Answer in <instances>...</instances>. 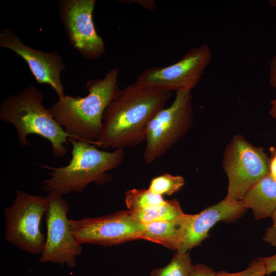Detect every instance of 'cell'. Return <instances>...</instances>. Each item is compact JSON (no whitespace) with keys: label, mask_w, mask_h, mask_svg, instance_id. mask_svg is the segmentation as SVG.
Listing matches in <instances>:
<instances>
[{"label":"cell","mask_w":276,"mask_h":276,"mask_svg":"<svg viewBox=\"0 0 276 276\" xmlns=\"http://www.w3.org/2000/svg\"><path fill=\"white\" fill-rule=\"evenodd\" d=\"M171 95L134 83L120 89L106 107L102 130L93 144L104 150L137 146L145 140L150 122Z\"/></svg>","instance_id":"obj_1"},{"label":"cell","mask_w":276,"mask_h":276,"mask_svg":"<svg viewBox=\"0 0 276 276\" xmlns=\"http://www.w3.org/2000/svg\"><path fill=\"white\" fill-rule=\"evenodd\" d=\"M119 72L118 69L112 68L102 79L87 81L86 96L65 95L49 108L54 119L71 137L91 144L98 138L104 111L120 90Z\"/></svg>","instance_id":"obj_2"},{"label":"cell","mask_w":276,"mask_h":276,"mask_svg":"<svg viewBox=\"0 0 276 276\" xmlns=\"http://www.w3.org/2000/svg\"><path fill=\"white\" fill-rule=\"evenodd\" d=\"M68 142L72 149V157L67 165H40L51 170L41 187L47 193L55 191L62 195L71 192L80 193L92 182L99 185L109 182L112 176L107 171L118 167L125 155L123 149L111 152L100 150L90 143L72 137H68Z\"/></svg>","instance_id":"obj_3"},{"label":"cell","mask_w":276,"mask_h":276,"mask_svg":"<svg viewBox=\"0 0 276 276\" xmlns=\"http://www.w3.org/2000/svg\"><path fill=\"white\" fill-rule=\"evenodd\" d=\"M42 92L34 85L7 96L0 104V119L15 128L20 145L27 146L30 134L48 140L53 155L63 157L67 152L71 137L54 119L49 108L43 105Z\"/></svg>","instance_id":"obj_4"},{"label":"cell","mask_w":276,"mask_h":276,"mask_svg":"<svg viewBox=\"0 0 276 276\" xmlns=\"http://www.w3.org/2000/svg\"><path fill=\"white\" fill-rule=\"evenodd\" d=\"M48 208L46 197L17 190L12 204L4 209L6 240L23 251L41 254L45 237L40 222Z\"/></svg>","instance_id":"obj_5"},{"label":"cell","mask_w":276,"mask_h":276,"mask_svg":"<svg viewBox=\"0 0 276 276\" xmlns=\"http://www.w3.org/2000/svg\"><path fill=\"white\" fill-rule=\"evenodd\" d=\"M193 118L191 91L176 92L171 105L158 111L149 124L143 152L145 162L150 164L165 154L187 133Z\"/></svg>","instance_id":"obj_6"},{"label":"cell","mask_w":276,"mask_h":276,"mask_svg":"<svg viewBox=\"0 0 276 276\" xmlns=\"http://www.w3.org/2000/svg\"><path fill=\"white\" fill-rule=\"evenodd\" d=\"M223 167L228 184L225 199L240 201L248 190L269 173V158L261 147L237 134L226 146Z\"/></svg>","instance_id":"obj_7"},{"label":"cell","mask_w":276,"mask_h":276,"mask_svg":"<svg viewBox=\"0 0 276 276\" xmlns=\"http://www.w3.org/2000/svg\"><path fill=\"white\" fill-rule=\"evenodd\" d=\"M212 56L209 45L203 44L192 48L172 64L146 68L139 75L134 83L159 91H191L199 82Z\"/></svg>","instance_id":"obj_8"},{"label":"cell","mask_w":276,"mask_h":276,"mask_svg":"<svg viewBox=\"0 0 276 276\" xmlns=\"http://www.w3.org/2000/svg\"><path fill=\"white\" fill-rule=\"evenodd\" d=\"M45 197L49 202L45 215L47 236L39 261L73 268L82 247L75 240L71 229L67 217L68 203L62 194L55 191L48 192Z\"/></svg>","instance_id":"obj_9"},{"label":"cell","mask_w":276,"mask_h":276,"mask_svg":"<svg viewBox=\"0 0 276 276\" xmlns=\"http://www.w3.org/2000/svg\"><path fill=\"white\" fill-rule=\"evenodd\" d=\"M71 231L79 244L117 245L141 239L143 224L129 210L100 217L69 219Z\"/></svg>","instance_id":"obj_10"},{"label":"cell","mask_w":276,"mask_h":276,"mask_svg":"<svg viewBox=\"0 0 276 276\" xmlns=\"http://www.w3.org/2000/svg\"><path fill=\"white\" fill-rule=\"evenodd\" d=\"M59 15L71 45L85 58L95 59L105 51L95 28V0L58 1Z\"/></svg>","instance_id":"obj_11"},{"label":"cell","mask_w":276,"mask_h":276,"mask_svg":"<svg viewBox=\"0 0 276 276\" xmlns=\"http://www.w3.org/2000/svg\"><path fill=\"white\" fill-rule=\"evenodd\" d=\"M0 46L12 50L21 57L28 64L38 84L49 85L59 98L65 96L60 78L65 65L57 52H47L33 49L24 44L15 33L9 28L1 32Z\"/></svg>","instance_id":"obj_12"},{"label":"cell","mask_w":276,"mask_h":276,"mask_svg":"<svg viewBox=\"0 0 276 276\" xmlns=\"http://www.w3.org/2000/svg\"><path fill=\"white\" fill-rule=\"evenodd\" d=\"M247 210L241 201H230L224 198L200 213L192 215L185 237L177 250L188 251L200 245L204 239L209 237L210 230L217 223L236 221Z\"/></svg>","instance_id":"obj_13"},{"label":"cell","mask_w":276,"mask_h":276,"mask_svg":"<svg viewBox=\"0 0 276 276\" xmlns=\"http://www.w3.org/2000/svg\"><path fill=\"white\" fill-rule=\"evenodd\" d=\"M191 217L192 215L186 214L176 220L142 223L141 239L177 250L184 240Z\"/></svg>","instance_id":"obj_14"},{"label":"cell","mask_w":276,"mask_h":276,"mask_svg":"<svg viewBox=\"0 0 276 276\" xmlns=\"http://www.w3.org/2000/svg\"><path fill=\"white\" fill-rule=\"evenodd\" d=\"M256 219L271 217L276 211V181L270 173L254 183L240 200Z\"/></svg>","instance_id":"obj_15"},{"label":"cell","mask_w":276,"mask_h":276,"mask_svg":"<svg viewBox=\"0 0 276 276\" xmlns=\"http://www.w3.org/2000/svg\"><path fill=\"white\" fill-rule=\"evenodd\" d=\"M130 211L132 216L142 223L158 221H173L181 219L186 215L178 200L175 198L166 200L162 204L146 209Z\"/></svg>","instance_id":"obj_16"},{"label":"cell","mask_w":276,"mask_h":276,"mask_svg":"<svg viewBox=\"0 0 276 276\" xmlns=\"http://www.w3.org/2000/svg\"><path fill=\"white\" fill-rule=\"evenodd\" d=\"M192 265L189 251L177 250L167 265L153 269L150 276H189Z\"/></svg>","instance_id":"obj_17"},{"label":"cell","mask_w":276,"mask_h":276,"mask_svg":"<svg viewBox=\"0 0 276 276\" xmlns=\"http://www.w3.org/2000/svg\"><path fill=\"white\" fill-rule=\"evenodd\" d=\"M163 196L153 193L148 189H133L125 195V204L129 210H141L159 205L165 201Z\"/></svg>","instance_id":"obj_18"},{"label":"cell","mask_w":276,"mask_h":276,"mask_svg":"<svg viewBox=\"0 0 276 276\" xmlns=\"http://www.w3.org/2000/svg\"><path fill=\"white\" fill-rule=\"evenodd\" d=\"M184 184L185 179L182 176L165 173L153 178L148 189L153 193L169 196L178 192Z\"/></svg>","instance_id":"obj_19"},{"label":"cell","mask_w":276,"mask_h":276,"mask_svg":"<svg viewBox=\"0 0 276 276\" xmlns=\"http://www.w3.org/2000/svg\"><path fill=\"white\" fill-rule=\"evenodd\" d=\"M217 273V276H263L266 275V269L263 262L258 258L251 261L246 269L241 271L231 273L221 270Z\"/></svg>","instance_id":"obj_20"},{"label":"cell","mask_w":276,"mask_h":276,"mask_svg":"<svg viewBox=\"0 0 276 276\" xmlns=\"http://www.w3.org/2000/svg\"><path fill=\"white\" fill-rule=\"evenodd\" d=\"M189 276H217L211 267L200 263L193 264Z\"/></svg>","instance_id":"obj_21"},{"label":"cell","mask_w":276,"mask_h":276,"mask_svg":"<svg viewBox=\"0 0 276 276\" xmlns=\"http://www.w3.org/2000/svg\"><path fill=\"white\" fill-rule=\"evenodd\" d=\"M271 217L272 219V224L267 228L263 240L276 247V211Z\"/></svg>","instance_id":"obj_22"},{"label":"cell","mask_w":276,"mask_h":276,"mask_svg":"<svg viewBox=\"0 0 276 276\" xmlns=\"http://www.w3.org/2000/svg\"><path fill=\"white\" fill-rule=\"evenodd\" d=\"M265 266L266 275H270L276 272V254L268 257L259 258Z\"/></svg>","instance_id":"obj_23"},{"label":"cell","mask_w":276,"mask_h":276,"mask_svg":"<svg viewBox=\"0 0 276 276\" xmlns=\"http://www.w3.org/2000/svg\"><path fill=\"white\" fill-rule=\"evenodd\" d=\"M269 83L273 88H276V54L269 63Z\"/></svg>","instance_id":"obj_24"},{"label":"cell","mask_w":276,"mask_h":276,"mask_svg":"<svg viewBox=\"0 0 276 276\" xmlns=\"http://www.w3.org/2000/svg\"><path fill=\"white\" fill-rule=\"evenodd\" d=\"M269 173L276 181V147L271 146L269 148Z\"/></svg>","instance_id":"obj_25"},{"label":"cell","mask_w":276,"mask_h":276,"mask_svg":"<svg viewBox=\"0 0 276 276\" xmlns=\"http://www.w3.org/2000/svg\"><path fill=\"white\" fill-rule=\"evenodd\" d=\"M269 103L271 104L270 114L276 121V99L271 100Z\"/></svg>","instance_id":"obj_26"},{"label":"cell","mask_w":276,"mask_h":276,"mask_svg":"<svg viewBox=\"0 0 276 276\" xmlns=\"http://www.w3.org/2000/svg\"><path fill=\"white\" fill-rule=\"evenodd\" d=\"M268 3L272 7L276 8V0H269Z\"/></svg>","instance_id":"obj_27"},{"label":"cell","mask_w":276,"mask_h":276,"mask_svg":"<svg viewBox=\"0 0 276 276\" xmlns=\"http://www.w3.org/2000/svg\"><path fill=\"white\" fill-rule=\"evenodd\" d=\"M263 276H270L269 275H263Z\"/></svg>","instance_id":"obj_28"}]
</instances>
